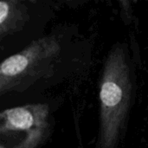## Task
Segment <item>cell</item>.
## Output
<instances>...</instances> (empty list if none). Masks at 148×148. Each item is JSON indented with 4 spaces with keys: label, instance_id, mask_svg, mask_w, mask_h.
<instances>
[{
    "label": "cell",
    "instance_id": "3",
    "mask_svg": "<svg viewBox=\"0 0 148 148\" xmlns=\"http://www.w3.org/2000/svg\"><path fill=\"white\" fill-rule=\"evenodd\" d=\"M49 127L46 104L5 109L0 114V148H37L49 135Z\"/></svg>",
    "mask_w": 148,
    "mask_h": 148
},
{
    "label": "cell",
    "instance_id": "1",
    "mask_svg": "<svg viewBox=\"0 0 148 148\" xmlns=\"http://www.w3.org/2000/svg\"><path fill=\"white\" fill-rule=\"evenodd\" d=\"M123 44L109 51L101 71L99 133L95 148H118L125 135L134 94V80Z\"/></svg>",
    "mask_w": 148,
    "mask_h": 148
},
{
    "label": "cell",
    "instance_id": "2",
    "mask_svg": "<svg viewBox=\"0 0 148 148\" xmlns=\"http://www.w3.org/2000/svg\"><path fill=\"white\" fill-rule=\"evenodd\" d=\"M61 50L60 40L56 36H47L3 60L0 66L1 96L22 91L38 79L51 75Z\"/></svg>",
    "mask_w": 148,
    "mask_h": 148
},
{
    "label": "cell",
    "instance_id": "4",
    "mask_svg": "<svg viewBox=\"0 0 148 148\" xmlns=\"http://www.w3.org/2000/svg\"><path fill=\"white\" fill-rule=\"evenodd\" d=\"M27 19V8L18 1L0 2V35L3 36L19 29Z\"/></svg>",
    "mask_w": 148,
    "mask_h": 148
}]
</instances>
